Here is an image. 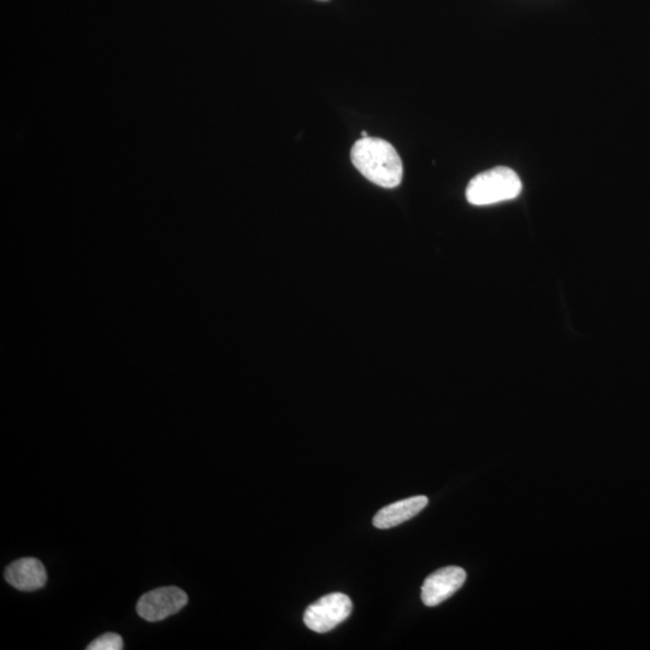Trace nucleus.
<instances>
[{
	"label": "nucleus",
	"instance_id": "1",
	"mask_svg": "<svg viewBox=\"0 0 650 650\" xmlns=\"http://www.w3.org/2000/svg\"><path fill=\"white\" fill-rule=\"evenodd\" d=\"M351 158L359 173L377 186L395 188L403 181V161L394 146L386 140H358L352 147Z\"/></svg>",
	"mask_w": 650,
	"mask_h": 650
},
{
	"label": "nucleus",
	"instance_id": "2",
	"mask_svg": "<svg viewBox=\"0 0 650 650\" xmlns=\"http://www.w3.org/2000/svg\"><path fill=\"white\" fill-rule=\"evenodd\" d=\"M522 189L516 171L498 167L475 176L466 188V199L475 206L494 205L516 199Z\"/></svg>",
	"mask_w": 650,
	"mask_h": 650
},
{
	"label": "nucleus",
	"instance_id": "3",
	"mask_svg": "<svg viewBox=\"0 0 650 650\" xmlns=\"http://www.w3.org/2000/svg\"><path fill=\"white\" fill-rule=\"evenodd\" d=\"M353 604L347 595L333 593L323 596L315 604L307 607L304 623L318 634L332 631L351 616Z\"/></svg>",
	"mask_w": 650,
	"mask_h": 650
},
{
	"label": "nucleus",
	"instance_id": "4",
	"mask_svg": "<svg viewBox=\"0 0 650 650\" xmlns=\"http://www.w3.org/2000/svg\"><path fill=\"white\" fill-rule=\"evenodd\" d=\"M188 604V595L177 587H162L141 596L137 605L139 616L157 623L179 613Z\"/></svg>",
	"mask_w": 650,
	"mask_h": 650
},
{
	"label": "nucleus",
	"instance_id": "5",
	"mask_svg": "<svg viewBox=\"0 0 650 650\" xmlns=\"http://www.w3.org/2000/svg\"><path fill=\"white\" fill-rule=\"evenodd\" d=\"M466 572L462 567L448 566L430 575L422 587V601L425 606L435 607L451 598L463 587Z\"/></svg>",
	"mask_w": 650,
	"mask_h": 650
},
{
	"label": "nucleus",
	"instance_id": "6",
	"mask_svg": "<svg viewBox=\"0 0 650 650\" xmlns=\"http://www.w3.org/2000/svg\"><path fill=\"white\" fill-rule=\"evenodd\" d=\"M5 579L21 592H33L45 587L47 573L43 563L35 558H22L11 563L4 573Z\"/></svg>",
	"mask_w": 650,
	"mask_h": 650
},
{
	"label": "nucleus",
	"instance_id": "7",
	"mask_svg": "<svg viewBox=\"0 0 650 650\" xmlns=\"http://www.w3.org/2000/svg\"><path fill=\"white\" fill-rule=\"evenodd\" d=\"M428 502L427 496L424 495L412 496V498L394 502L377 512L374 525L377 529L398 527L421 513L427 507Z\"/></svg>",
	"mask_w": 650,
	"mask_h": 650
},
{
	"label": "nucleus",
	"instance_id": "8",
	"mask_svg": "<svg viewBox=\"0 0 650 650\" xmlns=\"http://www.w3.org/2000/svg\"><path fill=\"white\" fill-rule=\"evenodd\" d=\"M123 640L120 635L108 632L90 643L87 650H122Z\"/></svg>",
	"mask_w": 650,
	"mask_h": 650
},
{
	"label": "nucleus",
	"instance_id": "9",
	"mask_svg": "<svg viewBox=\"0 0 650 650\" xmlns=\"http://www.w3.org/2000/svg\"><path fill=\"white\" fill-rule=\"evenodd\" d=\"M362 137H363V138H369V137H368V133L363 132V133H362Z\"/></svg>",
	"mask_w": 650,
	"mask_h": 650
}]
</instances>
